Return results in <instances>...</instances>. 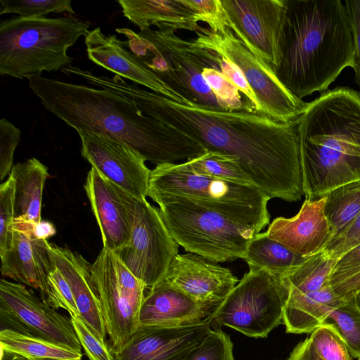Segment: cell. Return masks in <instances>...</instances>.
<instances>
[{
  "label": "cell",
  "instance_id": "1",
  "mask_svg": "<svg viewBox=\"0 0 360 360\" xmlns=\"http://www.w3.org/2000/svg\"><path fill=\"white\" fill-rule=\"evenodd\" d=\"M105 89L132 101L145 115L184 134L205 150L231 155L270 199L296 202L304 195L297 120L281 122L257 112L186 105L120 76Z\"/></svg>",
  "mask_w": 360,
  "mask_h": 360
},
{
  "label": "cell",
  "instance_id": "2",
  "mask_svg": "<svg viewBox=\"0 0 360 360\" xmlns=\"http://www.w3.org/2000/svg\"><path fill=\"white\" fill-rule=\"evenodd\" d=\"M27 79L44 108L77 131H90L116 139L155 165L186 161L207 151L180 132L145 115L119 94L41 75Z\"/></svg>",
  "mask_w": 360,
  "mask_h": 360
},
{
  "label": "cell",
  "instance_id": "3",
  "mask_svg": "<svg viewBox=\"0 0 360 360\" xmlns=\"http://www.w3.org/2000/svg\"><path fill=\"white\" fill-rule=\"evenodd\" d=\"M354 66V43L346 7L340 0H285L281 59L275 71L293 95L323 92Z\"/></svg>",
  "mask_w": 360,
  "mask_h": 360
},
{
  "label": "cell",
  "instance_id": "4",
  "mask_svg": "<svg viewBox=\"0 0 360 360\" xmlns=\"http://www.w3.org/2000/svg\"><path fill=\"white\" fill-rule=\"evenodd\" d=\"M297 131L305 199L360 181L359 92H322L297 119Z\"/></svg>",
  "mask_w": 360,
  "mask_h": 360
},
{
  "label": "cell",
  "instance_id": "5",
  "mask_svg": "<svg viewBox=\"0 0 360 360\" xmlns=\"http://www.w3.org/2000/svg\"><path fill=\"white\" fill-rule=\"evenodd\" d=\"M148 196L159 206L176 200L194 202L257 233L270 221V198L258 188L197 174L185 162L158 165L151 169Z\"/></svg>",
  "mask_w": 360,
  "mask_h": 360
},
{
  "label": "cell",
  "instance_id": "6",
  "mask_svg": "<svg viewBox=\"0 0 360 360\" xmlns=\"http://www.w3.org/2000/svg\"><path fill=\"white\" fill-rule=\"evenodd\" d=\"M124 45L184 102L214 110H226L202 76L205 68L218 62V53L199 46L174 32L147 30L136 32L117 28Z\"/></svg>",
  "mask_w": 360,
  "mask_h": 360
},
{
  "label": "cell",
  "instance_id": "7",
  "mask_svg": "<svg viewBox=\"0 0 360 360\" xmlns=\"http://www.w3.org/2000/svg\"><path fill=\"white\" fill-rule=\"evenodd\" d=\"M89 23L73 16L25 18L0 23V74L18 79L41 75L71 65L70 46L89 31Z\"/></svg>",
  "mask_w": 360,
  "mask_h": 360
},
{
  "label": "cell",
  "instance_id": "8",
  "mask_svg": "<svg viewBox=\"0 0 360 360\" xmlns=\"http://www.w3.org/2000/svg\"><path fill=\"white\" fill-rule=\"evenodd\" d=\"M159 211L179 245L216 262L243 259L258 233L251 226L188 201L172 200L160 205Z\"/></svg>",
  "mask_w": 360,
  "mask_h": 360
},
{
  "label": "cell",
  "instance_id": "9",
  "mask_svg": "<svg viewBox=\"0 0 360 360\" xmlns=\"http://www.w3.org/2000/svg\"><path fill=\"white\" fill-rule=\"evenodd\" d=\"M94 294L109 337L108 347L120 349L139 328L146 288L117 255L103 248L92 264Z\"/></svg>",
  "mask_w": 360,
  "mask_h": 360
},
{
  "label": "cell",
  "instance_id": "10",
  "mask_svg": "<svg viewBox=\"0 0 360 360\" xmlns=\"http://www.w3.org/2000/svg\"><path fill=\"white\" fill-rule=\"evenodd\" d=\"M288 291L281 279L250 270L221 303L211 324L226 326L251 338H266L283 322Z\"/></svg>",
  "mask_w": 360,
  "mask_h": 360
},
{
  "label": "cell",
  "instance_id": "11",
  "mask_svg": "<svg viewBox=\"0 0 360 360\" xmlns=\"http://www.w3.org/2000/svg\"><path fill=\"white\" fill-rule=\"evenodd\" d=\"M115 186L129 214L132 231L129 244L114 252L146 288H150L164 279L172 259L179 254V245L159 208Z\"/></svg>",
  "mask_w": 360,
  "mask_h": 360
},
{
  "label": "cell",
  "instance_id": "12",
  "mask_svg": "<svg viewBox=\"0 0 360 360\" xmlns=\"http://www.w3.org/2000/svg\"><path fill=\"white\" fill-rule=\"evenodd\" d=\"M195 34L193 41L199 46L223 56L239 68L261 105L262 113L288 123L297 120L305 111L309 103L290 93L229 27L220 32L203 27Z\"/></svg>",
  "mask_w": 360,
  "mask_h": 360
},
{
  "label": "cell",
  "instance_id": "13",
  "mask_svg": "<svg viewBox=\"0 0 360 360\" xmlns=\"http://www.w3.org/2000/svg\"><path fill=\"white\" fill-rule=\"evenodd\" d=\"M225 24L274 73L281 59L285 0H221Z\"/></svg>",
  "mask_w": 360,
  "mask_h": 360
},
{
  "label": "cell",
  "instance_id": "14",
  "mask_svg": "<svg viewBox=\"0 0 360 360\" xmlns=\"http://www.w3.org/2000/svg\"><path fill=\"white\" fill-rule=\"evenodd\" d=\"M0 307L19 321L20 333L41 338L82 353L71 318L44 302L25 285L1 278Z\"/></svg>",
  "mask_w": 360,
  "mask_h": 360
},
{
  "label": "cell",
  "instance_id": "15",
  "mask_svg": "<svg viewBox=\"0 0 360 360\" xmlns=\"http://www.w3.org/2000/svg\"><path fill=\"white\" fill-rule=\"evenodd\" d=\"M81 153L105 178L137 199L148 196L150 169L136 150L116 139L90 131H77Z\"/></svg>",
  "mask_w": 360,
  "mask_h": 360
},
{
  "label": "cell",
  "instance_id": "16",
  "mask_svg": "<svg viewBox=\"0 0 360 360\" xmlns=\"http://www.w3.org/2000/svg\"><path fill=\"white\" fill-rule=\"evenodd\" d=\"M209 323L171 328L139 326L119 350L109 348L112 360H183L212 329Z\"/></svg>",
  "mask_w": 360,
  "mask_h": 360
},
{
  "label": "cell",
  "instance_id": "17",
  "mask_svg": "<svg viewBox=\"0 0 360 360\" xmlns=\"http://www.w3.org/2000/svg\"><path fill=\"white\" fill-rule=\"evenodd\" d=\"M34 225L14 221L10 248L1 257V273L4 277L28 285L40 292L46 304L49 297L48 276L55 267L49 242L38 238Z\"/></svg>",
  "mask_w": 360,
  "mask_h": 360
},
{
  "label": "cell",
  "instance_id": "18",
  "mask_svg": "<svg viewBox=\"0 0 360 360\" xmlns=\"http://www.w3.org/2000/svg\"><path fill=\"white\" fill-rule=\"evenodd\" d=\"M163 280L195 300L214 306L240 281L229 269L192 252L176 255Z\"/></svg>",
  "mask_w": 360,
  "mask_h": 360
},
{
  "label": "cell",
  "instance_id": "19",
  "mask_svg": "<svg viewBox=\"0 0 360 360\" xmlns=\"http://www.w3.org/2000/svg\"><path fill=\"white\" fill-rule=\"evenodd\" d=\"M89 59L115 75L184 104V101L154 74L115 34L105 35L100 27L84 36Z\"/></svg>",
  "mask_w": 360,
  "mask_h": 360
},
{
  "label": "cell",
  "instance_id": "20",
  "mask_svg": "<svg viewBox=\"0 0 360 360\" xmlns=\"http://www.w3.org/2000/svg\"><path fill=\"white\" fill-rule=\"evenodd\" d=\"M218 307L200 303L162 280L145 295L139 310V326L171 328L210 324Z\"/></svg>",
  "mask_w": 360,
  "mask_h": 360
},
{
  "label": "cell",
  "instance_id": "21",
  "mask_svg": "<svg viewBox=\"0 0 360 360\" xmlns=\"http://www.w3.org/2000/svg\"><path fill=\"white\" fill-rule=\"evenodd\" d=\"M325 196L305 199L295 216L274 219L266 233L301 256L316 254L326 248L333 237L325 214Z\"/></svg>",
  "mask_w": 360,
  "mask_h": 360
},
{
  "label": "cell",
  "instance_id": "22",
  "mask_svg": "<svg viewBox=\"0 0 360 360\" xmlns=\"http://www.w3.org/2000/svg\"><path fill=\"white\" fill-rule=\"evenodd\" d=\"M84 187L100 229L103 248L116 252L127 246L131 236V222L115 184L91 167Z\"/></svg>",
  "mask_w": 360,
  "mask_h": 360
},
{
  "label": "cell",
  "instance_id": "23",
  "mask_svg": "<svg viewBox=\"0 0 360 360\" xmlns=\"http://www.w3.org/2000/svg\"><path fill=\"white\" fill-rule=\"evenodd\" d=\"M49 249L54 265L71 288L79 317L104 340L107 332L94 294L92 264L68 248L59 247L49 242Z\"/></svg>",
  "mask_w": 360,
  "mask_h": 360
},
{
  "label": "cell",
  "instance_id": "24",
  "mask_svg": "<svg viewBox=\"0 0 360 360\" xmlns=\"http://www.w3.org/2000/svg\"><path fill=\"white\" fill-rule=\"evenodd\" d=\"M125 18L141 31L152 25L164 32L185 30L200 32L196 14L183 0H120L117 1Z\"/></svg>",
  "mask_w": 360,
  "mask_h": 360
},
{
  "label": "cell",
  "instance_id": "25",
  "mask_svg": "<svg viewBox=\"0 0 360 360\" xmlns=\"http://www.w3.org/2000/svg\"><path fill=\"white\" fill-rule=\"evenodd\" d=\"M343 301L334 292L330 283L316 291L288 295L282 323L288 333H311Z\"/></svg>",
  "mask_w": 360,
  "mask_h": 360
},
{
  "label": "cell",
  "instance_id": "26",
  "mask_svg": "<svg viewBox=\"0 0 360 360\" xmlns=\"http://www.w3.org/2000/svg\"><path fill=\"white\" fill-rule=\"evenodd\" d=\"M10 175L15 181L14 221L37 225L41 221V207L48 168L35 158L13 166Z\"/></svg>",
  "mask_w": 360,
  "mask_h": 360
},
{
  "label": "cell",
  "instance_id": "27",
  "mask_svg": "<svg viewBox=\"0 0 360 360\" xmlns=\"http://www.w3.org/2000/svg\"><path fill=\"white\" fill-rule=\"evenodd\" d=\"M306 259L270 238L266 232L255 235L243 257L250 270L265 271L278 278L286 275Z\"/></svg>",
  "mask_w": 360,
  "mask_h": 360
},
{
  "label": "cell",
  "instance_id": "28",
  "mask_svg": "<svg viewBox=\"0 0 360 360\" xmlns=\"http://www.w3.org/2000/svg\"><path fill=\"white\" fill-rule=\"evenodd\" d=\"M338 261L337 257L324 248L307 257L302 264L279 278L288 295L316 291L330 283Z\"/></svg>",
  "mask_w": 360,
  "mask_h": 360
},
{
  "label": "cell",
  "instance_id": "29",
  "mask_svg": "<svg viewBox=\"0 0 360 360\" xmlns=\"http://www.w3.org/2000/svg\"><path fill=\"white\" fill-rule=\"evenodd\" d=\"M0 346L1 349L34 360H79L82 357V353L10 329L0 330Z\"/></svg>",
  "mask_w": 360,
  "mask_h": 360
},
{
  "label": "cell",
  "instance_id": "30",
  "mask_svg": "<svg viewBox=\"0 0 360 360\" xmlns=\"http://www.w3.org/2000/svg\"><path fill=\"white\" fill-rule=\"evenodd\" d=\"M325 198V214L333 239L345 231L360 213V181L336 188Z\"/></svg>",
  "mask_w": 360,
  "mask_h": 360
},
{
  "label": "cell",
  "instance_id": "31",
  "mask_svg": "<svg viewBox=\"0 0 360 360\" xmlns=\"http://www.w3.org/2000/svg\"><path fill=\"white\" fill-rule=\"evenodd\" d=\"M185 162L197 174L240 185L255 186L241 169L236 158L231 155L206 151L203 155Z\"/></svg>",
  "mask_w": 360,
  "mask_h": 360
},
{
  "label": "cell",
  "instance_id": "32",
  "mask_svg": "<svg viewBox=\"0 0 360 360\" xmlns=\"http://www.w3.org/2000/svg\"><path fill=\"white\" fill-rule=\"evenodd\" d=\"M334 324L351 356H360V304L356 297L343 301L326 320Z\"/></svg>",
  "mask_w": 360,
  "mask_h": 360
},
{
  "label": "cell",
  "instance_id": "33",
  "mask_svg": "<svg viewBox=\"0 0 360 360\" xmlns=\"http://www.w3.org/2000/svg\"><path fill=\"white\" fill-rule=\"evenodd\" d=\"M202 76L224 110L256 112L245 101L238 89L221 72L219 56L216 65L203 70Z\"/></svg>",
  "mask_w": 360,
  "mask_h": 360
},
{
  "label": "cell",
  "instance_id": "34",
  "mask_svg": "<svg viewBox=\"0 0 360 360\" xmlns=\"http://www.w3.org/2000/svg\"><path fill=\"white\" fill-rule=\"evenodd\" d=\"M0 14L17 13L25 18H45L51 13L75 11L70 0H1Z\"/></svg>",
  "mask_w": 360,
  "mask_h": 360
},
{
  "label": "cell",
  "instance_id": "35",
  "mask_svg": "<svg viewBox=\"0 0 360 360\" xmlns=\"http://www.w3.org/2000/svg\"><path fill=\"white\" fill-rule=\"evenodd\" d=\"M309 339L323 360H352L345 342L333 323L326 321L311 333Z\"/></svg>",
  "mask_w": 360,
  "mask_h": 360
},
{
  "label": "cell",
  "instance_id": "36",
  "mask_svg": "<svg viewBox=\"0 0 360 360\" xmlns=\"http://www.w3.org/2000/svg\"><path fill=\"white\" fill-rule=\"evenodd\" d=\"M233 349L230 336L215 328L183 360H235Z\"/></svg>",
  "mask_w": 360,
  "mask_h": 360
},
{
  "label": "cell",
  "instance_id": "37",
  "mask_svg": "<svg viewBox=\"0 0 360 360\" xmlns=\"http://www.w3.org/2000/svg\"><path fill=\"white\" fill-rule=\"evenodd\" d=\"M15 181L9 174L0 185V257L11 247L15 219Z\"/></svg>",
  "mask_w": 360,
  "mask_h": 360
},
{
  "label": "cell",
  "instance_id": "38",
  "mask_svg": "<svg viewBox=\"0 0 360 360\" xmlns=\"http://www.w3.org/2000/svg\"><path fill=\"white\" fill-rule=\"evenodd\" d=\"M49 297L46 304L53 309L66 310L70 317H79V314L71 288L60 270L55 267L48 276Z\"/></svg>",
  "mask_w": 360,
  "mask_h": 360
},
{
  "label": "cell",
  "instance_id": "39",
  "mask_svg": "<svg viewBox=\"0 0 360 360\" xmlns=\"http://www.w3.org/2000/svg\"><path fill=\"white\" fill-rule=\"evenodd\" d=\"M79 341L89 360H112L109 347L79 316L70 317Z\"/></svg>",
  "mask_w": 360,
  "mask_h": 360
},
{
  "label": "cell",
  "instance_id": "40",
  "mask_svg": "<svg viewBox=\"0 0 360 360\" xmlns=\"http://www.w3.org/2000/svg\"><path fill=\"white\" fill-rule=\"evenodd\" d=\"M21 132L6 118L0 120V180L10 174L14 151L20 140Z\"/></svg>",
  "mask_w": 360,
  "mask_h": 360
},
{
  "label": "cell",
  "instance_id": "41",
  "mask_svg": "<svg viewBox=\"0 0 360 360\" xmlns=\"http://www.w3.org/2000/svg\"><path fill=\"white\" fill-rule=\"evenodd\" d=\"M197 15L199 21L206 22L213 32L226 27L221 0H183Z\"/></svg>",
  "mask_w": 360,
  "mask_h": 360
},
{
  "label": "cell",
  "instance_id": "42",
  "mask_svg": "<svg viewBox=\"0 0 360 360\" xmlns=\"http://www.w3.org/2000/svg\"><path fill=\"white\" fill-rule=\"evenodd\" d=\"M359 244L360 213L345 231L330 241L326 249L339 259Z\"/></svg>",
  "mask_w": 360,
  "mask_h": 360
},
{
  "label": "cell",
  "instance_id": "43",
  "mask_svg": "<svg viewBox=\"0 0 360 360\" xmlns=\"http://www.w3.org/2000/svg\"><path fill=\"white\" fill-rule=\"evenodd\" d=\"M360 271V244L338 259L330 277L333 285Z\"/></svg>",
  "mask_w": 360,
  "mask_h": 360
},
{
  "label": "cell",
  "instance_id": "44",
  "mask_svg": "<svg viewBox=\"0 0 360 360\" xmlns=\"http://www.w3.org/2000/svg\"><path fill=\"white\" fill-rule=\"evenodd\" d=\"M349 17L354 43L355 81L360 88V0H347L345 1Z\"/></svg>",
  "mask_w": 360,
  "mask_h": 360
},
{
  "label": "cell",
  "instance_id": "45",
  "mask_svg": "<svg viewBox=\"0 0 360 360\" xmlns=\"http://www.w3.org/2000/svg\"><path fill=\"white\" fill-rule=\"evenodd\" d=\"M331 287L334 292L344 301L355 297L360 292V271Z\"/></svg>",
  "mask_w": 360,
  "mask_h": 360
},
{
  "label": "cell",
  "instance_id": "46",
  "mask_svg": "<svg viewBox=\"0 0 360 360\" xmlns=\"http://www.w3.org/2000/svg\"><path fill=\"white\" fill-rule=\"evenodd\" d=\"M287 360H323L316 352L309 338L298 343Z\"/></svg>",
  "mask_w": 360,
  "mask_h": 360
},
{
  "label": "cell",
  "instance_id": "47",
  "mask_svg": "<svg viewBox=\"0 0 360 360\" xmlns=\"http://www.w3.org/2000/svg\"><path fill=\"white\" fill-rule=\"evenodd\" d=\"M34 235L40 239L46 240L56 233L53 225L49 221H41L34 227Z\"/></svg>",
  "mask_w": 360,
  "mask_h": 360
},
{
  "label": "cell",
  "instance_id": "48",
  "mask_svg": "<svg viewBox=\"0 0 360 360\" xmlns=\"http://www.w3.org/2000/svg\"><path fill=\"white\" fill-rule=\"evenodd\" d=\"M0 360H34L1 349ZM38 360V359H37Z\"/></svg>",
  "mask_w": 360,
  "mask_h": 360
},
{
  "label": "cell",
  "instance_id": "49",
  "mask_svg": "<svg viewBox=\"0 0 360 360\" xmlns=\"http://www.w3.org/2000/svg\"><path fill=\"white\" fill-rule=\"evenodd\" d=\"M357 302H359V304H360V292L355 297Z\"/></svg>",
  "mask_w": 360,
  "mask_h": 360
},
{
  "label": "cell",
  "instance_id": "50",
  "mask_svg": "<svg viewBox=\"0 0 360 360\" xmlns=\"http://www.w3.org/2000/svg\"><path fill=\"white\" fill-rule=\"evenodd\" d=\"M38 360H58V359H38ZM82 360V359H79Z\"/></svg>",
  "mask_w": 360,
  "mask_h": 360
},
{
  "label": "cell",
  "instance_id": "51",
  "mask_svg": "<svg viewBox=\"0 0 360 360\" xmlns=\"http://www.w3.org/2000/svg\"><path fill=\"white\" fill-rule=\"evenodd\" d=\"M357 359H358L357 360H360V356H359Z\"/></svg>",
  "mask_w": 360,
  "mask_h": 360
}]
</instances>
